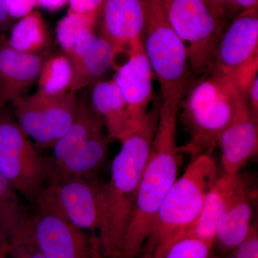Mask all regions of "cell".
Segmentation results:
<instances>
[{
  "instance_id": "obj_1",
  "label": "cell",
  "mask_w": 258,
  "mask_h": 258,
  "mask_svg": "<svg viewBox=\"0 0 258 258\" xmlns=\"http://www.w3.org/2000/svg\"><path fill=\"white\" fill-rule=\"evenodd\" d=\"M180 103L178 100L161 101L157 129L118 258H136L140 254L161 204L177 179L181 149L176 145V132Z\"/></svg>"
},
{
  "instance_id": "obj_2",
  "label": "cell",
  "mask_w": 258,
  "mask_h": 258,
  "mask_svg": "<svg viewBox=\"0 0 258 258\" xmlns=\"http://www.w3.org/2000/svg\"><path fill=\"white\" fill-rule=\"evenodd\" d=\"M161 103L160 100L156 101L142 125L120 142L121 148L112 163L111 179L106 183V211L98 237L105 258H118L157 129Z\"/></svg>"
},
{
  "instance_id": "obj_3",
  "label": "cell",
  "mask_w": 258,
  "mask_h": 258,
  "mask_svg": "<svg viewBox=\"0 0 258 258\" xmlns=\"http://www.w3.org/2000/svg\"><path fill=\"white\" fill-rule=\"evenodd\" d=\"M217 174L216 163L210 156L191 160L166 194L141 252L161 257L168 246L196 221Z\"/></svg>"
},
{
  "instance_id": "obj_4",
  "label": "cell",
  "mask_w": 258,
  "mask_h": 258,
  "mask_svg": "<svg viewBox=\"0 0 258 258\" xmlns=\"http://www.w3.org/2000/svg\"><path fill=\"white\" fill-rule=\"evenodd\" d=\"M238 88L223 75L210 71L191 85L181 99L182 119L190 135L185 152L193 159L210 156L230 123Z\"/></svg>"
},
{
  "instance_id": "obj_5",
  "label": "cell",
  "mask_w": 258,
  "mask_h": 258,
  "mask_svg": "<svg viewBox=\"0 0 258 258\" xmlns=\"http://www.w3.org/2000/svg\"><path fill=\"white\" fill-rule=\"evenodd\" d=\"M144 52L160 84L161 101H181L189 60L184 42L169 25L159 0H147Z\"/></svg>"
},
{
  "instance_id": "obj_6",
  "label": "cell",
  "mask_w": 258,
  "mask_h": 258,
  "mask_svg": "<svg viewBox=\"0 0 258 258\" xmlns=\"http://www.w3.org/2000/svg\"><path fill=\"white\" fill-rule=\"evenodd\" d=\"M159 2L169 25L184 42L194 74L210 72L225 25L205 0Z\"/></svg>"
},
{
  "instance_id": "obj_7",
  "label": "cell",
  "mask_w": 258,
  "mask_h": 258,
  "mask_svg": "<svg viewBox=\"0 0 258 258\" xmlns=\"http://www.w3.org/2000/svg\"><path fill=\"white\" fill-rule=\"evenodd\" d=\"M0 171L33 205L45 188L44 159L6 108L0 110Z\"/></svg>"
},
{
  "instance_id": "obj_8",
  "label": "cell",
  "mask_w": 258,
  "mask_h": 258,
  "mask_svg": "<svg viewBox=\"0 0 258 258\" xmlns=\"http://www.w3.org/2000/svg\"><path fill=\"white\" fill-rule=\"evenodd\" d=\"M212 71L230 79L246 98L258 76V8L240 12L225 29Z\"/></svg>"
},
{
  "instance_id": "obj_9",
  "label": "cell",
  "mask_w": 258,
  "mask_h": 258,
  "mask_svg": "<svg viewBox=\"0 0 258 258\" xmlns=\"http://www.w3.org/2000/svg\"><path fill=\"white\" fill-rule=\"evenodd\" d=\"M79 100L69 91L61 96L35 93L12 102L13 115L24 132L42 149L52 148L74 121Z\"/></svg>"
},
{
  "instance_id": "obj_10",
  "label": "cell",
  "mask_w": 258,
  "mask_h": 258,
  "mask_svg": "<svg viewBox=\"0 0 258 258\" xmlns=\"http://www.w3.org/2000/svg\"><path fill=\"white\" fill-rule=\"evenodd\" d=\"M32 215L34 234L45 258H105L98 237H89L39 195Z\"/></svg>"
},
{
  "instance_id": "obj_11",
  "label": "cell",
  "mask_w": 258,
  "mask_h": 258,
  "mask_svg": "<svg viewBox=\"0 0 258 258\" xmlns=\"http://www.w3.org/2000/svg\"><path fill=\"white\" fill-rule=\"evenodd\" d=\"M40 195L79 228L101 230L106 211V183L93 175L49 183Z\"/></svg>"
},
{
  "instance_id": "obj_12",
  "label": "cell",
  "mask_w": 258,
  "mask_h": 258,
  "mask_svg": "<svg viewBox=\"0 0 258 258\" xmlns=\"http://www.w3.org/2000/svg\"><path fill=\"white\" fill-rule=\"evenodd\" d=\"M147 0H103L98 12V37L111 45L115 56L143 40Z\"/></svg>"
},
{
  "instance_id": "obj_13",
  "label": "cell",
  "mask_w": 258,
  "mask_h": 258,
  "mask_svg": "<svg viewBox=\"0 0 258 258\" xmlns=\"http://www.w3.org/2000/svg\"><path fill=\"white\" fill-rule=\"evenodd\" d=\"M128 51V60L117 70L113 81L126 103L131 133L144 123L154 92L152 69L144 52L143 40L131 45Z\"/></svg>"
},
{
  "instance_id": "obj_14",
  "label": "cell",
  "mask_w": 258,
  "mask_h": 258,
  "mask_svg": "<svg viewBox=\"0 0 258 258\" xmlns=\"http://www.w3.org/2000/svg\"><path fill=\"white\" fill-rule=\"evenodd\" d=\"M222 163L225 174H236L258 149V123L248 103L239 92L230 123L220 137Z\"/></svg>"
},
{
  "instance_id": "obj_15",
  "label": "cell",
  "mask_w": 258,
  "mask_h": 258,
  "mask_svg": "<svg viewBox=\"0 0 258 258\" xmlns=\"http://www.w3.org/2000/svg\"><path fill=\"white\" fill-rule=\"evenodd\" d=\"M47 57L42 52H18L10 46L5 35H0V110L24 96L37 82L42 64Z\"/></svg>"
},
{
  "instance_id": "obj_16",
  "label": "cell",
  "mask_w": 258,
  "mask_h": 258,
  "mask_svg": "<svg viewBox=\"0 0 258 258\" xmlns=\"http://www.w3.org/2000/svg\"><path fill=\"white\" fill-rule=\"evenodd\" d=\"M241 178L242 176L239 173L236 174H224L218 176L208 194L196 221L174 240L180 237H194L215 244L219 220L240 183Z\"/></svg>"
},
{
  "instance_id": "obj_17",
  "label": "cell",
  "mask_w": 258,
  "mask_h": 258,
  "mask_svg": "<svg viewBox=\"0 0 258 258\" xmlns=\"http://www.w3.org/2000/svg\"><path fill=\"white\" fill-rule=\"evenodd\" d=\"M250 195L241 178L217 225L215 243L217 242L223 253L228 254L248 235L252 226Z\"/></svg>"
},
{
  "instance_id": "obj_18",
  "label": "cell",
  "mask_w": 258,
  "mask_h": 258,
  "mask_svg": "<svg viewBox=\"0 0 258 258\" xmlns=\"http://www.w3.org/2000/svg\"><path fill=\"white\" fill-rule=\"evenodd\" d=\"M111 140L108 134L101 132L60 163L50 164L44 159L45 182L49 184L70 178L93 175V172L106 160Z\"/></svg>"
},
{
  "instance_id": "obj_19",
  "label": "cell",
  "mask_w": 258,
  "mask_h": 258,
  "mask_svg": "<svg viewBox=\"0 0 258 258\" xmlns=\"http://www.w3.org/2000/svg\"><path fill=\"white\" fill-rule=\"evenodd\" d=\"M104 123L91 101L81 98L78 103L77 112L72 124L54 147L52 157L45 159L50 164H57L82 147L90 139L104 132Z\"/></svg>"
},
{
  "instance_id": "obj_20",
  "label": "cell",
  "mask_w": 258,
  "mask_h": 258,
  "mask_svg": "<svg viewBox=\"0 0 258 258\" xmlns=\"http://www.w3.org/2000/svg\"><path fill=\"white\" fill-rule=\"evenodd\" d=\"M91 103L103 119L110 139L120 142L130 133L126 103L113 80L96 83L91 93Z\"/></svg>"
},
{
  "instance_id": "obj_21",
  "label": "cell",
  "mask_w": 258,
  "mask_h": 258,
  "mask_svg": "<svg viewBox=\"0 0 258 258\" xmlns=\"http://www.w3.org/2000/svg\"><path fill=\"white\" fill-rule=\"evenodd\" d=\"M115 56L109 43L97 37L87 50L71 61L74 77L70 91H76L96 82L114 64Z\"/></svg>"
},
{
  "instance_id": "obj_22",
  "label": "cell",
  "mask_w": 258,
  "mask_h": 258,
  "mask_svg": "<svg viewBox=\"0 0 258 258\" xmlns=\"http://www.w3.org/2000/svg\"><path fill=\"white\" fill-rule=\"evenodd\" d=\"M98 19L68 13L58 22L56 35L64 54L74 61L96 41Z\"/></svg>"
},
{
  "instance_id": "obj_23",
  "label": "cell",
  "mask_w": 258,
  "mask_h": 258,
  "mask_svg": "<svg viewBox=\"0 0 258 258\" xmlns=\"http://www.w3.org/2000/svg\"><path fill=\"white\" fill-rule=\"evenodd\" d=\"M48 31L43 17L38 10L20 19L12 29L8 39L10 46L23 53H40L47 46Z\"/></svg>"
},
{
  "instance_id": "obj_24",
  "label": "cell",
  "mask_w": 258,
  "mask_h": 258,
  "mask_svg": "<svg viewBox=\"0 0 258 258\" xmlns=\"http://www.w3.org/2000/svg\"><path fill=\"white\" fill-rule=\"evenodd\" d=\"M73 77L72 64L67 56L57 54L47 57L37 79V93L45 96H61L70 91Z\"/></svg>"
},
{
  "instance_id": "obj_25",
  "label": "cell",
  "mask_w": 258,
  "mask_h": 258,
  "mask_svg": "<svg viewBox=\"0 0 258 258\" xmlns=\"http://www.w3.org/2000/svg\"><path fill=\"white\" fill-rule=\"evenodd\" d=\"M16 189L0 171V235L8 242L25 213Z\"/></svg>"
},
{
  "instance_id": "obj_26",
  "label": "cell",
  "mask_w": 258,
  "mask_h": 258,
  "mask_svg": "<svg viewBox=\"0 0 258 258\" xmlns=\"http://www.w3.org/2000/svg\"><path fill=\"white\" fill-rule=\"evenodd\" d=\"M8 243L10 258H45L34 234L31 217L28 212H25Z\"/></svg>"
},
{
  "instance_id": "obj_27",
  "label": "cell",
  "mask_w": 258,
  "mask_h": 258,
  "mask_svg": "<svg viewBox=\"0 0 258 258\" xmlns=\"http://www.w3.org/2000/svg\"><path fill=\"white\" fill-rule=\"evenodd\" d=\"M213 246L196 237H180L168 246L160 258H210Z\"/></svg>"
},
{
  "instance_id": "obj_28",
  "label": "cell",
  "mask_w": 258,
  "mask_h": 258,
  "mask_svg": "<svg viewBox=\"0 0 258 258\" xmlns=\"http://www.w3.org/2000/svg\"><path fill=\"white\" fill-rule=\"evenodd\" d=\"M215 15L226 26L243 10L258 8V0H205Z\"/></svg>"
},
{
  "instance_id": "obj_29",
  "label": "cell",
  "mask_w": 258,
  "mask_h": 258,
  "mask_svg": "<svg viewBox=\"0 0 258 258\" xmlns=\"http://www.w3.org/2000/svg\"><path fill=\"white\" fill-rule=\"evenodd\" d=\"M224 258H258V230L257 225H252L247 238Z\"/></svg>"
},
{
  "instance_id": "obj_30",
  "label": "cell",
  "mask_w": 258,
  "mask_h": 258,
  "mask_svg": "<svg viewBox=\"0 0 258 258\" xmlns=\"http://www.w3.org/2000/svg\"><path fill=\"white\" fill-rule=\"evenodd\" d=\"M103 0H69L70 13L98 19Z\"/></svg>"
},
{
  "instance_id": "obj_31",
  "label": "cell",
  "mask_w": 258,
  "mask_h": 258,
  "mask_svg": "<svg viewBox=\"0 0 258 258\" xmlns=\"http://www.w3.org/2000/svg\"><path fill=\"white\" fill-rule=\"evenodd\" d=\"M10 18L22 19L31 13L37 7L35 0H6Z\"/></svg>"
},
{
  "instance_id": "obj_32",
  "label": "cell",
  "mask_w": 258,
  "mask_h": 258,
  "mask_svg": "<svg viewBox=\"0 0 258 258\" xmlns=\"http://www.w3.org/2000/svg\"><path fill=\"white\" fill-rule=\"evenodd\" d=\"M245 99L248 103L254 120L258 123V76L249 85Z\"/></svg>"
},
{
  "instance_id": "obj_33",
  "label": "cell",
  "mask_w": 258,
  "mask_h": 258,
  "mask_svg": "<svg viewBox=\"0 0 258 258\" xmlns=\"http://www.w3.org/2000/svg\"><path fill=\"white\" fill-rule=\"evenodd\" d=\"M37 7L44 8L50 12H55L63 8L69 0H35Z\"/></svg>"
},
{
  "instance_id": "obj_34",
  "label": "cell",
  "mask_w": 258,
  "mask_h": 258,
  "mask_svg": "<svg viewBox=\"0 0 258 258\" xmlns=\"http://www.w3.org/2000/svg\"><path fill=\"white\" fill-rule=\"evenodd\" d=\"M12 19L7 8L6 0H0V30L5 31L9 28Z\"/></svg>"
},
{
  "instance_id": "obj_35",
  "label": "cell",
  "mask_w": 258,
  "mask_h": 258,
  "mask_svg": "<svg viewBox=\"0 0 258 258\" xmlns=\"http://www.w3.org/2000/svg\"><path fill=\"white\" fill-rule=\"evenodd\" d=\"M8 250H9V246H8V242L2 240L1 243H0V257L8 254Z\"/></svg>"
},
{
  "instance_id": "obj_36",
  "label": "cell",
  "mask_w": 258,
  "mask_h": 258,
  "mask_svg": "<svg viewBox=\"0 0 258 258\" xmlns=\"http://www.w3.org/2000/svg\"><path fill=\"white\" fill-rule=\"evenodd\" d=\"M142 252V255H138L137 257L138 258H154V256L152 254L148 253V252ZM140 252V253H141ZM136 257V258H137Z\"/></svg>"
},
{
  "instance_id": "obj_37",
  "label": "cell",
  "mask_w": 258,
  "mask_h": 258,
  "mask_svg": "<svg viewBox=\"0 0 258 258\" xmlns=\"http://www.w3.org/2000/svg\"><path fill=\"white\" fill-rule=\"evenodd\" d=\"M210 258H224V257H219V256H215V255H214L213 254H212V256H211V257H210Z\"/></svg>"
}]
</instances>
